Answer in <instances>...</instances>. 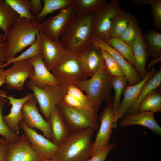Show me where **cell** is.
<instances>
[{
    "label": "cell",
    "mask_w": 161,
    "mask_h": 161,
    "mask_svg": "<svg viewBox=\"0 0 161 161\" xmlns=\"http://www.w3.org/2000/svg\"><path fill=\"white\" fill-rule=\"evenodd\" d=\"M94 13L76 15L69 22L60 39L66 51L78 55L92 44Z\"/></svg>",
    "instance_id": "obj_1"
},
{
    "label": "cell",
    "mask_w": 161,
    "mask_h": 161,
    "mask_svg": "<svg viewBox=\"0 0 161 161\" xmlns=\"http://www.w3.org/2000/svg\"><path fill=\"white\" fill-rule=\"evenodd\" d=\"M95 130L88 129L72 133L57 147V161H86L92 155V139Z\"/></svg>",
    "instance_id": "obj_2"
},
{
    "label": "cell",
    "mask_w": 161,
    "mask_h": 161,
    "mask_svg": "<svg viewBox=\"0 0 161 161\" xmlns=\"http://www.w3.org/2000/svg\"><path fill=\"white\" fill-rule=\"evenodd\" d=\"M40 23L36 20L19 18L8 30L4 37L7 47L5 62L35 42Z\"/></svg>",
    "instance_id": "obj_3"
},
{
    "label": "cell",
    "mask_w": 161,
    "mask_h": 161,
    "mask_svg": "<svg viewBox=\"0 0 161 161\" xmlns=\"http://www.w3.org/2000/svg\"><path fill=\"white\" fill-rule=\"evenodd\" d=\"M113 78L105 66L91 78L78 81L74 85L86 92L95 111L97 112L103 102H111L112 100L111 91L113 88Z\"/></svg>",
    "instance_id": "obj_4"
},
{
    "label": "cell",
    "mask_w": 161,
    "mask_h": 161,
    "mask_svg": "<svg viewBox=\"0 0 161 161\" xmlns=\"http://www.w3.org/2000/svg\"><path fill=\"white\" fill-rule=\"evenodd\" d=\"M51 71L59 86L66 89L88 77L83 71L78 55L67 51Z\"/></svg>",
    "instance_id": "obj_5"
},
{
    "label": "cell",
    "mask_w": 161,
    "mask_h": 161,
    "mask_svg": "<svg viewBox=\"0 0 161 161\" xmlns=\"http://www.w3.org/2000/svg\"><path fill=\"white\" fill-rule=\"evenodd\" d=\"M26 84L28 88L32 92L41 113L45 119L49 121L52 110L61 102L67 89L60 86L51 85H47L40 89L30 80L27 81Z\"/></svg>",
    "instance_id": "obj_6"
},
{
    "label": "cell",
    "mask_w": 161,
    "mask_h": 161,
    "mask_svg": "<svg viewBox=\"0 0 161 161\" xmlns=\"http://www.w3.org/2000/svg\"><path fill=\"white\" fill-rule=\"evenodd\" d=\"M56 106L71 133L90 128L95 130L98 128L97 112L76 109L61 103Z\"/></svg>",
    "instance_id": "obj_7"
},
{
    "label": "cell",
    "mask_w": 161,
    "mask_h": 161,
    "mask_svg": "<svg viewBox=\"0 0 161 161\" xmlns=\"http://www.w3.org/2000/svg\"><path fill=\"white\" fill-rule=\"evenodd\" d=\"M117 0L106 3L94 12L92 22L93 36L97 37L106 42L111 38L110 30L112 17L120 8Z\"/></svg>",
    "instance_id": "obj_8"
},
{
    "label": "cell",
    "mask_w": 161,
    "mask_h": 161,
    "mask_svg": "<svg viewBox=\"0 0 161 161\" xmlns=\"http://www.w3.org/2000/svg\"><path fill=\"white\" fill-rule=\"evenodd\" d=\"M76 15L72 4L59 10L55 16L40 23V31L51 40L58 41L68 23Z\"/></svg>",
    "instance_id": "obj_9"
},
{
    "label": "cell",
    "mask_w": 161,
    "mask_h": 161,
    "mask_svg": "<svg viewBox=\"0 0 161 161\" xmlns=\"http://www.w3.org/2000/svg\"><path fill=\"white\" fill-rule=\"evenodd\" d=\"M7 154L5 161H43L42 157L32 148L25 134L18 140L11 142L5 140Z\"/></svg>",
    "instance_id": "obj_10"
},
{
    "label": "cell",
    "mask_w": 161,
    "mask_h": 161,
    "mask_svg": "<svg viewBox=\"0 0 161 161\" xmlns=\"http://www.w3.org/2000/svg\"><path fill=\"white\" fill-rule=\"evenodd\" d=\"M34 73V68L28 60L13 63L10 67L5 70L7 88L9 90H23L26 80Z\"/></svg>",
    "instance_id": "obj_11"
},
{
    "label": "cell",
    "mask_w": 161,
    "mask_h": 161,
    "mask_svg": "<svg viewBox=\"0 0 161 161\" xmlns=\"http://www.w3.org/2000/svg\"><path fill=\"white\" fill-rule=\"evenodd\" d=\"M115 113L112 103L108 102L99 117L100 125L93 143L92 156L110 144L112 122Z\"/></svg>",
    "instance_id": "obj_12"
},
{
    "label": "cell",
    "mask_w": 161,
    "mask_h": 161,
    "mask_svg": "<svg viewBox=\"0 0 161 161\" xmlns=\"http://www.w3.org/2000/svg\"><path fill=\"white\" fill-rule=\"evenodd\" d=\"M37 103L34 97L25 103L22 108V121L28 127L40 130L45 137L51 140L52 131L50 123L44 119L39 113Z\"/></svg>",
    "instance_id": "obj_13"
},
{
    "label": "cell",
    "mask_w": 161,
    "mask_h": 161,
    "mask_svg": "<svg viewBox=\"0 0 161 161\" xmlns=\"http://www.w3.org/2000/svg\"><path fill=\"white\" fill-rule=\"evenodd\" d=\"M32 148L44 160L54 159L57 147L50 140L39 134L33 129L27 127L23 121L19 124Z\"/></svg>",
    "instance_id": "obj_14"
},
{
    "label": "cell",
    "mask_w": 161,
    "mask_h": 161,
    "mask_svg": "<svg viewBox=\"0 0 161 161\" xmlns=\"http://www.w3.org/2000/svg\"><path fill=\"white\" fill-rule=\"evenodd\" d=\"M157 69L153 67L147 72L145 77L138 83L132 85H127L124 89L123 98L115 113L112 122V128L117 126V122L125 114L127 111L137 100L141 90L144 84L156 72Z\"/></svg>",
    "instance_id": "obj_15"
},
{
    "label": "cell",
    "mask_w": 161,
    "mask_h": 161,
    "mask_svg": "<svg viewBox=\"0 0 161 161\" xmlns=\"http://www.w3.org/2000/svg\"><path fill=\"white\" fill-rule=\"evenodd\" d=\"M40 44L43 62L48 70L51 71L60 62L66 51L61 41H54L39 31Z\"/></svg>",
    "instance_id": "obj_16"
},
{
    "label": "cell",
    "mask_w": 161,
    "mask_h": 161,
    "mask_svg": "<svg viewBox=\"0 0 161 161\" xmlns=\"http://www.w3.org/2000/svg\"><path fill=\"white\" fill-rule=\"evenodd\" d=\"M0 97L7 99L9 104L11 106L9 113L3 116L4 120L10 130L18 134L20 129L19 124L23 120L22 107L26 102L34 97V95L29 93L22 97L16 98L11 95H7L5 91L0 90Z\"/></svg>",
    "instance_id": "obj_17"
},
{
    "label": "cell",
    "mask_w": 161,
    "mask_h": 161,
    "mask_svg": "<svg viewBox=\"0 0 161 161\" xmlns=\"http://www.w3.org/2000/svg\"><path fill=\"white\" fill-rule=\"evenodd\" d=\"M92 44L109 53L115 60L123 70L128 80V85H134L142 79L133 66L114 48L105 41L95 37H93Z\"/></svg>",
    "instance_id": "obj_18"
},
{
    "label": "cell",
    "mask_w": 161,
    "mask_h": 161,
    "mask_svg": "<svg viewBox=\"0 0 161 161\" xmlns=\"http://www.w3.org/2000/svg\"><path fill=\"white\" fill-rule=\"evenodd\" d=\"M78 55L83 71L88 77H92L106 66L100 48L92 44Z\"/></svg>",
    "instance_id": "obj_19"
},
{
    "label": "cell",
    "mask_w": 161,
    "mask_h": 161,
    "mask_svg": "<svg viewBox=\"0 0 161 161\" xmlns=\"http://www.w3.org/2000/svg\"><path fill=\"white\" fill-rule=\"evenodd\" d=\"M28 60L34 70V74L29 78L30 80L36 86L40 89L47 85L59 86L56 79L44 65L42 54Z\"/></svg>",
    "instance_id": "obj_20"
},
{
    "label": "cell",
    "mask_w": 161,
    "mask_h": 161,
    "mask_svg": "<svg viewBox=\"0 0 161 161\" xmlns=\"http://www.w3.org/2000/svg\"><path fill=\"white\" fill-rule=\"evenodd\" d=\"M154 113L149 112H144L124 115L121 118L119 125L122 127L132 125L142 126L147 127L154 133L160 136L161 127L155 120Z\"/></svg>",
    "instance_id": "obj_21"
},
{
    "label": "cell",
    "mask_w": 161,
    "mask_h": 161,
    "mask_svg": "<svg viewBox=\"0 0 161 161\" xmlns=\"http://www.w3.org/2000/svg\"><path fill=\"white\" fill-rule=\"evenodd\" d=\"M52 131L51 140L58 146L71 134L57 106L52 110L49 121Z\"/></svg>",
    "instance_id": "obj_22"
},
{
    "label": "cell",
    "mask_w": 161,
    "mask_h": 161,
    "mask_svg": "<svg viewBox=\"0 0 161 161\" xmlns=\"http://www.w3.org/2000/svg\"><path fill=\"white\" fill-rule=\"evenodd\" d=\"M132 48L135 61L134 67L143 79L147 72L146 64L149 53L146 42L142 33L137 37Z\"/></svg>",
    "instance_id": "obj_23"
},
{
    "label": "cell",
    "mask_w": 161,
    "mask_h": 161,
    "mask_svg": "<svg viewBox=\"0 0 161 161\" xmlns=\"http://www.w3.org/2000/svg\"><path fill=\"white\" fill-rule=\"evenodd\" d=\"M135 19L131 14L120 8L114 16L111 21L110 30L111 38H119L129 23Z\"/></svg>",
    "instance_id": "obj_24"
},
{
    "label": "cell",
    "mask_w": 161,
    "mask_h": 161,
    "mask_svg": "<svg viewBox=\"0 0 161 161\" xmlns=\"http://www.w3.org/2000/svg\"><path fill=\"white\" fill-rule=\"evenodd\" d=\"M161 83V69L156 72L154 75L143 86L138 98L134 104L126 112L124 115L133 114L137 113L138 105L142 100L152 91L160 87Z\"/></svg>",
    "instance_id": "obj_25"
},
{
    "label": "cell",
    "mask_w": 161,
    "mask_h": 161,
    "mask_svg": "<svg viewBox=\"0 0 161 161\" xmlns=\"http://www.w3.org/2000/svg\"><path fill=\"white\" fill-rule=\"evenodd\" d=\"M161 110V88L154 90L147 95L140 103L137 112H149L154 113Z\"/></svg>",
    "instance_id": "obj_26"
},
{
    "label": "cell",
    "mask_w": 161,
    "mask_h": 161,
    "mask_svg": "<svg viewBox=\"0 0 161 161\" xmlns=\"http://www.w3.org/2000/svg\"><path fill=\"white\" fill-rule=\"evenodd\" d=\"M19 18V15L5 0H0V29L4 32V37Z\"/></svg>",
    "instance_id": "obj_27"
},
{
    "label": "cell",
    "mask_w": 161,
    "mask_h": 161,
    "mask_svg": "<svg viewBox=\"0 0 161 161\" xmlns=\"http://www.w3.org/2000/svg\"><path fill=\"white\" fill-rule=\"evenodd\" d=\"M149 55L153 58L161 57V33L153 30H148L144 36Z\"/></svg>",
    "instance_id": "obj_28"
},
{
    "label": "cell",
    "mask_w": 161,
    "mask_h": 161,
    "mask_svg": "<svg viewBox=\"0 0 161 161\" xmlns=\"http://www.w3.org/2000/svg\"><path fill=\"white\" fill-rule=\"evenodd\" d=\"M76 15L94 13L106 3V0H72Z\"/></svg>",
    "instance_id": "obj_29"
},
{
    "label": "cell",
    "mask_w": 161,
    "mask_h": 161,
    "mask_svg": "<svg viewBox=\"0 0 161 161\" xmlns=\"http://www.w3.org/2000/svg\"><path fill=\"white\" fill-rule=\"evenodd\" d=\"M42 54L40 44L39 32L36 35V40L32 45L19 55L9 60L0 67L4 68L15 62L27 60L30 59L37 56Z\"/></svg>",
    "instance_id": "obj_30"
},
{
    "label": "cell",
    "mask_w": 161,
    "mask_h": 161,
    "mask_svg": "<svg viewBox=\"0 0 161 161\" xmlns=\"http://www.w3.org/2000/svg\"><path fill=\"white\" fill-rule=\"evenodd\" d=\"M114 48L134 67L135 61L132 48L118 38H111L106 42Z\"/></svg>",
    "instance_id": "obj_31"
},
{
    "label": "cell",
    "mask_w": 161,
    "mask_h": 161,
    "mask_svg": "<svg viewBox=\"0 0 161 161\" xmlns=\"http://www.w3.org/2000/svg\"><path fill=\"white\" fill-rule=\"evenodd\" d=\"M44 6L41 13L36 17L39 22L46 16L58 10H62L72 4V0H44Z\"/></svg>",
    "instance_id": "obj_32"
},
{
    "label": "cell",
    "mask_w": 161,
    "mask_h": 161,
    "mask_svg": "<svg viewBox=\"0 0 161 161\" xmlns=\"http://www.w3.org/2000/svg\"><path fill=\"white\" fill-rule=\"evenodd\" d=\"M5 2L19 15L31 20H36V16L30 12V1L29 0H5Z\"/></svg>",
    "instance_id": "obj_33"
},
{
    "label": "cell",
    "mask_w": 161,
    "mask_h": 161,
    "mask_svg": "<svg viewBox=\"0 0 161 161\" xmlns=\"http://www.w3.org/2000/svg\"><path fill=\"white\" fill-rule=\"evenodd\" d=\"M128 83V80L124 75L113 77V88L114 90V101L112 103L114 111H117L121 103V95Z\"/></svg>",
    "instance_id": "obj_34"
},
{
    "label": "cell",
    "mask_w": 161,
    "mask_h": 161,
    "mask_svg": "<svg viewBox=\"0 0 161 161\" xmlns=\"http://www.w3.org/2000/svg\"><path fill=\"white\" fill-rule=\"evenodd\" d=\"M7 99L0 97V135L3 136L6 140L11 142L17 141L19 138L18 134L12 131L6 125L3 118L2 111Z\"/></svg>",
    "instance_id": "obj_35"
},
{
    "label": "cell",
    "mask_w": 161,
    "mask_h": 161,
    "mask_svg": "<svg viewBox=\"0 0 161 161\" xmlns=\"http://www.w3.org/2000/svg\"><path fill=\"white\" fill-rule=\"evenodd\" d=\"M141 33L138 21L135 19L129 23L119 38L132 47L136 39Z\"/></svg>",
    "instance_id": "obj_36"
},
{
    "label": "cell",
    "mask_w": 161,
    "mask_h": 161,
    "mask_svg": "<svg viewBox=\"0 0 161 161\" xmlns=\"http://www.w3.org/2000/svg\"><path fill=\"white\" fill-rule=\"evenodd\" d=\"M100 49L109 73L113 77L124 75L122 69L112 55L106 51Z\"/></svg>",
    "instance_id": "obj_37"
},
{
    "label": "cell",
    "mask_w": 161,
    "mask_h": 161,
    "mask_svg": "<svg viewBox=\"0 0 161 161\" xmlns=\"http://www.w3.org/2000/svg\"><path fill=\"white\" fill-rule=\"evenodd\" d=\"M66 93L75 97L89 110L95 112L92 104L89 98L78 87L74 85L70 86L67 89Z\"/></svg>",
    "instance_id": "obj_38"
},
{
    "label": "cell",
    "mask_w": 161,
    "mask_h": 161,
    "mask_svg": "<svg viewBox=\"0 0 161 161\" xmlns=\"http://www.w3.org/2000/svg\"><path fill=\"white\" fill-rule=\"evenodd\" d=\"M150 5L153 16V25L159 30L161 29V0H152Z\"/></svg>",
    "instance_id": "obj_39"
},
{
    "label": "cell",
    "mask_w": 161,
    "mask_h": 161,
    "mask_svg": "<svg viewBox=\"0 0 161 161\" xmlns=\"http://www.w3.org/2000/svg\"><path fill=\"white\" fill-rule=\"evenodd\" d=\"M60 103L73 109L89 111L75 97L66 92Z\"/></svg>",
    "instance_id": "obj_40"
},
{
    "label": "cell",
    "mask_w": 161,
    "mask_h": 161,
    "mask_svg": "<svg viewBox=\"0 0 161 161\" xmlns=\"http://www.w3.org/2000/svg\"><path fill=\"white\" fill-rule=\"evenodd\" d=\"M116 143H110L108 146L97 152L86 161H105L110 151L117 146Z\"/></svg>",
    "instance_id": "obj_41"
},
{
    "label": "cell",
    "mask_w": 161,
    "mask_h": 161,
    "mask_svg": "<svg viewBox=\"0 0 161 161\" xmlns=\"http://www.w3.org/2000/svg\"><path fill=\"white\" fill-rule=\"evenodd\" d=\"M41 1L40 0H31L30 1V10L32 13L35 16H38L43 9Z\"/></svg>",
    "instance_id": "obj_42"
},
{
    "label": "cell",
    "mask_w": 161,
    "mask_h": 161,
    "mask_svg": "<svg viewBox=\"0 0 161 161\" xmlns=\"http://www.w3.org/2000/svg\"><path fill=\"white\" fill-rule=\"evenodd\" d=\"M7 154V146L5 140L0 138V161H5Z\"/></svg>",
    "instance_id": "obj_43"
},
{
    "label": "cell",
    "mask_w": 161,
    "mask_h": 161,
    "mask_svg": "<svg viewBox=\"0 0 161 161\" xmlns=\"http://www.w3.org/2000/svg\"><path fill=\"white\" fill-rule=\"evenodd\" d=\"M7 49L6 42L3 43L0 42V62L3 64L5 63Z\"/></svg>",
    "instance_id": "obj_44"
},
{
    "label": "cell",
    "mask_w": 161,
    "mask_h": 161,
    "mask_svg": "<svg viewBox=\"0 0 161 161\" xmlns=\"http://www.w3.org/2000/svg\"><path fill=\"white\" fill-rule=\"evenodd\" d=\"M5 83V70L0 67V87Z\"/></svg>",
    "instance_id": "obj_45"
},
{
    "label": "cell",
    "mask_w": 161,
    "mask_h": 161,
    "mask_svg": "<svg viewBox=\"0 0 161 161\" xmlns=\"http://www.w3.org/2000/svg\"><path fill=\"white\" fill-rule=\"evenodd\" d=\"M161 60V57L156 58H153L148 64L147 66V69L149 70L151 69L153 66L160 62Z\"/></svg>",
    "instance_id": "obj_46"
},
{
    "label": "cell",
    "mask_w": 161,
    "mask_h": 161,
    "mask_svg": "<svg viewBox=\"0 0 161 161\" xmlns=\"http://www.w3.org/2000/svg\"><path fill=\"white\" fill-rule=\"evenodd\" d=\"M152 0H132L133 2L139 4H150Z\"/></svg>",
    "instance_id": "obj_47"
},
{
    "label": "cell",
    "mask_w": 161,
    "mask_h": 161,
    "mask_svg": "<svg viewBox=\"0 0 161 161\" xmlns=\"http://www.w3.org/2000/svg\"><path fill=\"white\" fill-rule=\"evenodd\" d=\"M5 42L4 35L0 34V42L3 43Z\"/></svg>",
    "instance_id": "obj_48"
},
{
    "label": "cell",
    "mask_w": 161,
    "mask_h": 161,
    "mask_svg": "<svg viewBox=\"0 0 161 161\" xmlns=\"http://www.w3.org/2000/svg\"><path fill=\"white\" fill-rule=\"evenodd\" d=\"M43 161H57L55 160L54 159H47L44 160H43Z\"/></svg>",
    "instance_id": "obj_49"
},
{
    "label": "cell",
    "mask_w": 161,
    "mask_h": 161,
    "mask_svg": "<svg viewBox=\"0 0 161 161\" xmlns=\"http://www.w3.org/2000/svg\"><path fill=\"white\" fill-rule=\"evenodd\" d=\"M3 64L1 63L0 62V66H1V65H2Z\"/></svg>",
    "instance_id": "obj_50"
}]
</instances>
